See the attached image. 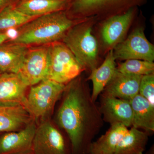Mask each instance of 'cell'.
<instances>
[{"label":"cell","instance_id":"30bf717a","mask_svg":"<svg viewBox=\"0 0 154 154\" xmlns=\"http://www.w3.org/2000/svg\"><path fill=\"white\" fill-rule=\"evenodd\" d=\"M99 107L103 121L132 127L133 112L129 101L102 94Z\"/></svg>","mask_w":154,"mask_h":154},{"label":"cell","instance_id":"484cf974","mask_svg":"<svg viewBox=\"0 0 154 154\" xmlns=\"http://www.w3.org/2000/svg\"><path fill=\"white\" fill-rule=\"evenodd\" d=\"M11 37L8 33L6 31H0V45L9 40Z\"/></svg>","mask_w":154,"mask_h":154},{"label":"cell","instance_id":"7402d4cb","mask_svg":"<svg viewBox=\"0 0 154 154\" xmlns=\"http://www.w3.org/2000/svg\"><path fill=\"white\" fill-rule=\"evenodd\" d=\"M35 18L18 11L14 5L8 6L0 12V31L22 27Z\"/></svg>","mask_w":154,"mask_h":154},{"label":"cell","instance_id":"4316f807","mask_svg":"<svg viewBox=\"0 0 154 154\" xmlns=\"http://www.w3.org/2000/svg\"><path fill=\"white\" fill-rule=\"evenodd\" d=\"M147 154H154L153 147L148 152Z\"/></svg>","mask_w":154,"mask_h":154},{"label":"cell","instance_id":"d4e9b609","mask_svg":"<svg viewBox=\"0 0 154 154\" xmlns=\"http://www.w3.org/2000/svg\"><path fill=\"white\" fill-rule=\"evenodd\" d=\"M20 0H0V12L8 6L15 5Z\"/></svg>","mask_w":154,"mask_h":154},{"label":"cell","instance_id":"52a82bcc","mask_svg":"<svg viewBox=\"0 0 154 154\" xmlns=\"http://www.w3.org/2000/svg\"><path fill=\"white\" fill-rule=\"evenodd\" d=\"M49 45L29 48L18 74L28 86L46 79L49 67Z\"/></svg>","mask_w":154,"mask_h":154},{"label":"cell","instance_id":"cb8c5ba5","mask_svg":"<svg viewBox=\"0 0 154 154\" xmlns=\"http://www.w3.org/2000/svg\"><path fill=\"white\" fill-rule=\"evenodd\" d=\"M139 94L146 99L154 107V74L142 76Z\"/></svg>","mask_w":154,"mask_h":154},{"label":"cell","instance_id":"5b68a950","mask_svg":"<svg viewBox=\"0 0 154 154\" xmlns=\"http://www.w3.org/2000/svg\"><path fill=\"white\" fill-rule=\"evenodd\" d=\"M85 69L66 45L57 41L49 44V67L46 79L65 85Z\"/></svg>","mask_w":154,"mask_h":154},{"label":"cell","instance_id":"9c48e42d","mask_svg":"<svg viewBox=\"0 0 154 154\" xmlns=\"http://www.w3.org/2000/svg\"><path fill=\"white\" fill-rule=\"evenodd\" d=\"M32 151L34 154H68L64 138L49 121L36 128Z\"/></svg>","mask_w":154,"mask_h":154},{"label":"cell","instance_id":"7a4b0ae2","mask_svg":"<svg viewBox=\"0 0 154 154\" xmlns=\"http://www.w3.org/2000/svg\"><path fill=\"white\" fill-rule=\"evenodd\" d=\"M73 23L63 11L46 14L36 17L20 27L11 41L28 46L51 44L63 39Z\"/></svg>","mask_w":154,"mask_h":154},{"label":"cell","instance_id":"ba28073f","mask_svg":"<svg viewBox=\"0 0 154 154\" xmlns=\"http://www.w3.org/2000/svg\"><path fill=\"white\" fill-rule=\"evenodd\" d=\"M115 59H137L153 62L154 47L146 38L143 29L135 30L124 41L113 50Z\"/></svg>","mask_w":154,"mask_h":154},{"label":"cell","instance_id":"6da1fadb","mask_svg":"<svg viewBox=\"0 0 154 154\" xmlns=\"http://www.w3.org/2000/svg\"><path fill=\"white\" fill-rule=\"evenodd\" d=\"M57 120L69 137L73 154H88L93 140L103 125L99 107L80 78L66 86Z\"/></svg>","mask_w":154,"mask_h":154},{"label":"cell","instance_id":"603a6c76","mask_svg":"<svg viewBox=\"0 0 154 154\" xmlns=\"http://www.w3.org/2000/svg\"><path fill=\"white\" fill-rule=\"evenodd\" d=\"M116 70L123 73L145 75L154 72L153 62L137 59L127 60L120 63Z\"/></svg>","mask_w":154,"mask_h":154},{"label":"cell","instance_id":"d6986e66","mask_svg":"<svg viewBox=\"0 0 154 154\" xmlns=\"http://www.w3.org/2000/svg\"><path fill=\"white\" fill-rule=\"evenodd\" d=\"M69 0H20L15 5L23 14L37 17L67 8Z\"/></svg>","mask_w":154,"mask_h":154},{"label":"cell","instance_id":"5bb4252c","mask_svg":"<svg viewBox=\"0 0 154 154\" xmlns=\"http://www.w3.org/2000/svg\"><path fill=\"white\" fill-rule=\"evenodd\" d=\"M134 9L131 8L124 13L113 15L105 21L101 33L106 45L112 46L121 42L134 17Z\"/></svg>","mask_w":154,"mask_h":154},{"label":"cell","instance_id":"3957f363","mask_svg":"<svg viewBox=\"0 0 154 154\" xmlns=\"http://www.w3.org/2000/svg\"><path fill=\"white\" fill-rule=\"evenodd\" d=\"M92 31L91 25L80 24L70 28L63 38L80 65L91 71L96 68L99 52L98 42Z\"/></svg>","mask_w":154,"mask_h":154},{"label":"cell","instance_id":"4fadbf2b","mask_svg":"<svg viewBox=\"0 0 154 154\" xmlns=\"http://www.w3.org/2000/svg\"><path fill=\"white\" fill-rule=\"evenodd\" d=\"M142 77L116 70L102 94L129 101L139 94Z\"/></svg>","mask_w":154,"mask_h":154},{"label":"cell","instance_id":"8fae6325","mask_svg":"<svg viewBox=\"0 0 154 154\" xmlns=\"http://www.w3.org/2000/svg\"><path fill=\"white\" fill-rule=\"evenodd\" d=\"M36 125L31 121L24 128L6 133L0 137V154H17L32 150Z\"/></svg>","mask_w":154,"mask_h":154},{"label":"cell","instance_id":"83f0119b","mask_svg":"<svg viewBox=\"0 0 154 154\" xmlns=\"http://www.w3.org/2000/svg\"><path fill=\"white\" fill-rule=\"evenodd\" d=\"M32 151V150H31ZM31 151H30L28 152H24V153H19V154H30V152H31ZM33 154H34L33 153Z\"/></svg>","mask_w":154,"mask_h":154},{"label":"cell","instance_id":"277c9868","mask_svg":"<svg viewBox=\"0 0 154 154\" xmlns=\"http://www.w3.org/2000/svg\"><path fill=\"white\" fill-rule=\"evenodd\" d=\"M65 88L64 84L43 80L31 86L23 106L32 119L36 121L43 119L51 113Z\"/></svg>","mask_w":154,"mask_h":154},{"label":"cell","instance_id":"8992f818","mask_svg":"<svg viewBox=\"0 0 154 154\" xmlns=\"http://www.w3.org/2000/svg\"><path fill=\"white\" fill-rule=\"evenodd\" d=\"M144 0H69L67 14L85 18L106 14H121Z\"/></svg>","mask_w":154,"mask_h":154},{"label":"cell","instance_id":"9a60e30c","mask_svg":"<svg viewBox=\"0 0 154 154\" xmlns=\"http://www.w3.org/2000/svg\"><path fill=\"white\" fill-rule=\"evenodd\" d=\"M28 45L11 41L0 45V72L18 73L28 52Z\"/></svg>","mask_w":154,"mask_h":154},{"label":"cell","instance_id":"2e32d148","mask_svg":"<svg viewBox=\"0 0 154 154\" xmlns=\"http://www.w3.org/2000/svg\"><path fill=\"white\" fill-rule=\"evenodd\" d=\"M32 118L23 105H0V132L20 130L30 123Z\"/></svg>","mask_w":154,"mask_h":154},{"label":"cell","instance_id":"f1b7e54d","mask_svg":"<svg viewBox=\"0 0 154 154\" xmlns=\"http://www.w3.org/2000/svg\"><path fill=\"white\" fill-rule=\"evenodd\" d=\"M88 154H94L92 153H91V152H89V153H88Z\"/></svg>","mask_w":154,"mask_h":154},{"label":"cell","instance_id":"7c38bea8","mask_svg":"<svg viewBox=\"0 0 154 154\" xmlns=\"http://www.w3.org/2000/svg\"><path fill=\"white\" fill-rule=\"evenodd\" d=\"M28 87L18 74L5 72L0 75V105H24Z\"/></svg>","mask_w":154,"mask_h":154},{"label":"cell","instance_id":"ffe728a7","mask_svg":"<svg viewBox=\"0 0 154 154\" xmlns=\"http://www.w3.org/2000/svg\"><path fill=\"white\" fill-rule=\"evenodd\" d=\"M126 126L121 124L110 125L105 134L96 141L93 142L89 152L94 154H113L119 142L128 131Z\"/></svg>","mask_w":154,"mask_h":154},{"label":"cell","instance_id":"e0dca14e","mask_svg":"<svg viewBox=\"0 0 154 154\" xmlns=\"http://www.w3.org/2000/svg\"><path fill=\"white\" fill-rule=\"evenodd\" d=\"M133 112L132 127L149 134L154 131V107L140 94L129 101Z\"/></svg>","mask_w":154,"mask_h":154},{"label":"cell","instance_id":"44dd1931","mask_svg":"<svg viewBox=\"0 0 154 154\" xmlns=\"http://www.w3.org/2000/svg\"><path fill=\"white\" fill-rule=\"evenodd\" d=\"M149 135L146 131L132 127L119 141L113 154H143Z\"/></svg>","mask_w":154,"mask_h":154},{"label":"cell","instance_id":"ac0fdd59","mask_svg":"<svg viewBox=\"0 0 154 154\" xmlns=\"http://www.w3.org/2000/svg\"><path fill=\"white\" fill-rule=\"evenodd\" d=\"M115 60L113 49H111L101 66L91 71L89 79L93 83L91 98L94 102H96L98 96L115 75L116 71Z\"/></svg>","mask_w":154,"mask_h":154}]
</instances>
